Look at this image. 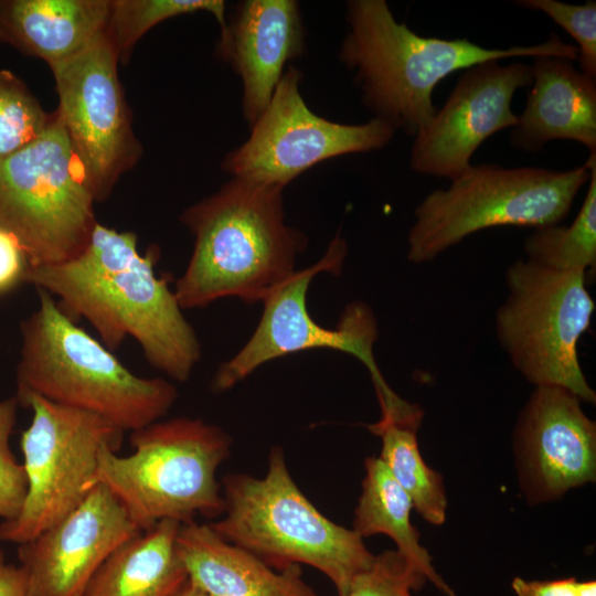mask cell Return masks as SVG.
I'll return each instance as SVG.
<instances>
[{
    "label": "cell",
    "mask_w": 596,
    "mask_h": 596,
    "mask_svg": "<svg viewBox=\"0 0 596 596\" xmlns=\"http://www.w3.org/2000/svg\"><path fill=\"white\" fill-rule=\"evenodd\" d=\"M519 6L545 13L577 43L579 68L596 78V2L564 3L557 0H520Z\"/></svg>",
    "instance_id": "obj_28"
},
{
    "label": "cell",
    "mask_w": 596,
    "mask_h": 596,
    "mask_svg": "<svg viewBox=\"0 0 596 596\" xmlns=\"http://www.w3.org/2000/svg\"><path fill=\"white\" fill-rule=\"evenodd\" d=\"M365 477L354 512L353 530L363 539L386 534L401 552L445 596H456L419 544V532L411 522L413 503L380 457L365 459Z\"/></svg>",
    "instance_id": "obj_22"
},
{
    "label": "cell",
    "mask_w": 596,
    "mask_h": 596,
    "mask_svg": "<svg viewBox=\"0 0 596 596\" xmlns=\"http://www.w3.org/2000/svg\"><path fill=\"white\" fill-rule=\"evenodd\" d=\"M339 58L354 71L362 103L395 130L414 137L436 113L433 92L451 73L509 57L578 60L575 45L552 32L535 45L480 46L468 39L422 36L397 22L384 0H351Z\"/></svg>",
    "instance_id": "obj_3"
},
{
    "label": "cell",
    "mask_w": 596,
    "mask_h": 596,
    "mask_svg": "<svg viewBox=\"0 0 596 596\" xmlns=\"http://www.w3.org/2000/svg\"><path fill=\"white\" fill-rule=\"evenodd\" d=\"M119 58L107 33L52 67L55 110L95 202L108 199L142 153L118 78Z\"/></svg>",
    "instance_id": "obj_13"
},
{
    "label": "cell",
    "mask_w": 596,
    "mask_h": 596,
    "mask_svg": "<svg viewBox=\"0 0 596 596\" xmlns=\"http://www.w3.org/2000/svg\"><path fill=\"white\" fill-rule=\"evenodd\" d=\"M306 32L295 0H244L220 31L215 47L242 82V110L249 126L260 117L285 66L302 55Z\"/></svg>",
    "instance_id": "obj_17"
},
{
    "label": "cell",
    "mask_w": 596,
    "mask_h": 596,
    "mask_svg": "<svg viewBox=\"0 0 596 596\" xmlns=\"http://www.w3.org/2000/svg\"><path fill=\"white\" fill-rule=\"evenodd\" d=\"M26 268L28 260L21 246L11 234L0 228V294L23 283Z\"/></svg>",
    "instance_id": "obj_30"
},
{
    "label": "cell",
    "mask_w": 596,
    "mask_h": 596,
    "mask_svg": "<svg viewBox=\"0 0 596 596\" xmlns=\"http://www.w3.org/2000/svg\"><path fill=\"white\" fill-rule=\"evenodd\" d=\"M140 533L103 485L60 522L19 544L28 596H82L103 562Z\"/></svg>",
    "instance_id": "obj_15"
},
{
    "label": "cell",
    "mask_w": 596,
    "mask_h": 596,
    "mask_svg": "<svg viewBox=\"0 0 596 596\" xmlns=\"http://www.w3.org/2000/svg\"><path fill=\"white\" fill-rule=\"evenodd\" d=\"M199 11L211 13L221 29L225 26L222 0H110L106 33L119 62L127 63L136 43L151 28L170 18Z\"/></svg>",
    "instance_id": "obj_25"
},
{
    "label": "cell",
    "mask_w": 596,
    "mask_h": 596,
    "mask_svg": "<svg viewBox=\"0 0 596 596\" xmlns=\"http://www.w3.org/2000/svg\"><path fill=\"white\" fill-rule=\"evenodd\" d=\"M528 260L544 268L571 272L595 270L596 265V159L590 166L587 193L568 226L536 227L525 240Z\"/></svg>",
    "instance_id": "obj_24"
},
{
    "label": "cell",
    "mask_w": 596,
    "mask_h": 596,
    "mask_svg": "<svg viewBox=\"0 0 596 596\" xmlns=\"http://www.w3.org/2000/svg\"><path fill=\"white\" fill-rule=\"evenodd\" d=\"M531 66V89L511 128V145L538 151L549 141L563 139L596 153V78L562 56H535Z\"/></svg>",
    "instance_id": "obj_18"
},
{
    "label": "cell",
    "mask_w": 596,
    "mask_h": 596,
    "mask_svg": "<svg viewBox=\"0 0 596 596\" xmlns=\"http://www.w3.org/2000/svg\"><path fill=\"white\" fill-rule=\"evenodd\" d=\"M427 578L397 550L375 555L369 570L352 582L343 596H412Z\"/></svg>",
    "instance_id": "obj_27"
},
{
    "label": "cell",
    "mask_w": 596,
    "mask_h": 596,
    "mask_svg": "<svg viewBox=\"0 0 596 596\" xmlns=\"http://www.w3.org/2000/svg\"><path fill=\"white\" fill-rule=\"evenodd\" d=\"M109 12L110 0H0V42L52 67L105 33Z\"/></svg>",
    "instance_id": "obj_20"
},
{
    "label": "cell",
    "mask_w": 596,
    "mask_h": 596,
    "mask_svg": "<svg viewBox=\"0 0 596 596\" xmlns=\"http://www.w3.org/2000/svg\"><path fill=\"white\" fill-rule=\"evenodd\" d=\"M175 546L188 578L213 596H318L299 564L275 572L210 524H181Z\"/></svg>",
    "instance_id": "obj_19"
},
{
    "label": "cell",
    "mask_w": 596,
    "mask_h": 596,
    "mask_svg": "<svg viewBox=\"0 0 596 596\" xmlns=\"http://www.w3.org/2000/svg\"><path fill=\"white\" fill-rule=\"evenodd\" d=\"M345 255L347 244L337 234L321 259L296 270L267 296L263 301L262 318L249 340L217 369L212 380L215 392L230 390L268 361L324 348L351 354L365 365L381 406V422L421 425L423 411L391 390L375 362L373 345L377 339V323L372 309L362 301L349 304L334 329L322 327L308 312L306 299L312 278L319 273L339 275Z\"/></svg>",
    "instance_id": "obj_9"
},
{
    "label": "cell",
    "mask_w": 596,
    "mask_h": 596,
    "mask_svg": "<svg viewBox=\"0 0 596 596\" xmlns=\"http://www.w3.org/2000/svg\"><path fill=\"white\" fill-rule=\"evenodd\" d=\"M51 115L14 73L0 70V160L35 139Z\"/></svg>",
    "instance_id": "obj_26"
},
{
    "label": "cell",
    "mask_w": 596,
    "mask_h": 596,
    "mask_svg": "<svg viewBox=\"0 0 596 596\" xmlns=\"http://www.w3.org/2000/svg\"><path fill=\"white\" fill-rule=\"evenodd\" d=\"M0 596H28L23 570L9 563L0 549Z\"/></svg>",
    "instance_id": "obj_32"
},
{
    "label": "cell",
    "mask_w": 596,
    "mask_h": 596,
    "mask_svg": "<svg viewBox=\"0 0 596 596\" xmlns=\"http://www.w3.org/2000/svg\"><path fill=\"white\" fill-rule=\"evenodd\" d=\"M159 255L156 245L141 254L135 233L97 223L78 255L26 268L23 283L56 297L73 321L87 320L108 350L129 336L153 369L185 382L201 359V344L169 278L156 274Z\"/></svg>",
    "instance_id": "obj_1"
},
{
    "label": "cell",
    "mask_w": 596,
    "mask_h": 596,
    "mask_svg": "<svg viewBox=\"0 0 596 596\" xmlns=\"http://www.w3.org/2000/svg\"><path fill=\"white\" fill-rule=\"evenodd\" d=\"M283 191L232 178L182 213L194 236L189 264L173 288L182 309L224 297L264 301L294 275L308 238L285 223Z\"/></svg>",
    "instance_id": "obj_2"
},
{
    "label": "cell",
    "mask_w": 596,
    "mask_h": 596,
    "mask_svg": "<svg viewBox=\"0 0 596 596\" xmlns=\"http://www.w3.org/2000/svg\"><path fill=\"white\" fill-rule=\"evenodd\" d=\"M180 523L162 520L118 546L82 596H171L188 579L175 539Z\"/></svg>",
    "instance_id": "obj_21"
},
{
    "label": "cell",
    "mask_w": 596,
    "mask_h": 596,
    "mask_svg": "<svg viewBox=\"0 0 596 596\" xmlns=\"http://www.w3.org/2000/svg\"><path fill=\"white\" fill-rule=\"evenodd\" d=\"M511 587L517 596H578V581L575 577L553 581L514 577Z\"/></svg>",
    "instance_id": "obj_31"
},
{
    "label": "cell",
    "mask_w": 596,
    "mask_h": 596,
    "mask_svg": "<svg viewBox=\"0 0 596 596\" xmlns=\"http://www.w3.org/2000/svg\"><path fill=\"white\" fill-rule=\"evenodd\" d=\"M596 153L575 169L471 166L446 189L432 191L415 209L407 259L424 264L481 230L558 224L589 180Z\"/></svg>",
    "instance_id": "obj_7"
},
{
    "label": "cell",
    "mask_w": 596,
    "mask_h": 596,
    "mask_svg": "<svg viewBox=\"0 0 596 596\" xmlns=\"http://www.w3.org/2000/svg\"><path fill=\"white\" fill-rule=\"evenodd\" d=\"M18 397V396H17ZM32 409L21 449L28 490L18 515L0 523V541L25 543L76 509L91 490L98 455L123 430L105 418L38 394L18 397Z\"/></svg>",
    "instance_id": "obj_11"
},
{
    "label": "cell",
    "mask_w": 596,
    "mask_h": 596,
    "mask_svg": "<svg viewBox=\"0 0 596 596\" xmlns=\"http://www.w3.org/2000/svg\"><path fill=\"white\" fill-rule=\"evenodd\" d=\"M532 81V66L524 62L489 61L467 68L444 106L414 136L412 169L450 181L462 175L486 139L515 126L513 95Z\"/></svg>",
    "instance_id": "obj_14"
},
{
    "label": "cell",
    "mask_w": 596,
    "mask_h": 596,
    "mask_svg": "<svg viewBox=\"0 0 596 596\" xmlns=\"http://www.w3.org/2000/svg\"><path fill=\"white\" fill-rule=\"evenodd\" d=\"M301 78L296 67L285 70L249 137L224 157L226 173L284 189L324 160L377 150L394 137L396 130L375 117L348 125L318 116L301 95Z\"/></svg>",
    "instance_id": "obj_12"
},
{
    "label": "cell",
    "mask_w": 596,
    "mask_h": 596,
    "mask_svg": "<svg viewBox=\"0 0 596 596\" xmlns=\"http://www.w3.org/2000/svg\"><path fill=\"white\" fill-rule=\"evenodd\" d=\"M222 493L224 512L210 526L270 567L280 571L292 564L310 565L343 596L374 562L375 555L353 529L332 522L305 497L288 471L280 447L270 450L264 478L226 475Z\"/></svg>",
    "instance_id": "obj_6"
},
{
    "label": "cell",
    "mask_w": 596,
    "mask_h": 596,
    "mask_svg": "<svg viewBox=\"0 0 596 596\" xmlns=\"http://www.w3.org/2000/svg\"><path fill=\"white\" fill-rule=\"evenodd\" d=\"M171 596H213L189 578Z\"/></svg>",
    "instance_id": "obj_33"
},
{
    "label": "cell",
    "mask_w": 596,
    "mask_h": 596,
    "mask_svg": "<svg viewBox=\"0 0 596 596\" xmlns=\"http://www.w3.org/2000/svg\"><path fill=\"white\" fill-rule=\"evenodd\" d=\"M231 444L226 432L200 418L157 421L130 432V455L102 448L91 488L106 487L140 532L162 520L214 519L225 508L216 470Z\"/></svg>",
    "instance_id": "obj_5"
},
{
    "label": "cell",
    "mask_w": 596,
    "mask_h": 596,
    "mask_svg": "<svg viewBox=\"0 0 596 596\" xmlns=\"http://www.w3.org/2000/svg\"><path fill=\"white\" fill-rule=\"evenodd\" d=\"M39 307L21 322L17 394L96 414L123 432L160 421L178 391L161 377L130 372L103 343L75 324L42 289Z\"/></svg>",
    "instance_id": "obj_4"
},
{
    "label": "cell",
    "mask_w": 596,
    "mask_h": 596,
    "mask_svg": "<svg viewBox=\"0 0 596 596\" xmlns=\"http://www.w3.org/2000/svg\"><path fill=\"white\" fill-rule=\"evenodd\" d=\"M368 427L381 437L380 458L408 494L413 508L427 522L443 524L447 507L443 476L424 461L417 444V428L380 421Z\"/></svg>",
    "instance_id": "obj_23"
},
{
    "label": "cell",
    "mask_w": 596,
    "mask_h": 596,
    "mask_svg": "<svg viewBox=\"0 0 596 596\" xmlns=\"http://www.w3.org/2000/svg\"><path fill=\"white\" fill-rule=\"evenodd\" d=\"M18 397L0 401V518L11 520L20 512L26 496L28 482L23 465L10 447L17 421Z\"/></svg>",
    "instance_id": "obj_29"
},
{
    "label": "cell",
    "mask_w": 596,
    "mask_h": 596,
    "mask_svg": "<svg viewBox=\"0 0 596 596\" xmlns=\"http://www.w3.org/2000/svg\"><path fill=\"white\" fill-rule=\"evenodd\" d=\"M568 390L539 385L524 406L515 443L528 494L553 500L595 481L596 425Z\"/></svg>",
    "instance_id": "obj_16"
},
{
    "label": "cell",
    "mask_w": 596,
    "mask_h": 596,
    "mask_svg": "<svg viewBox=\"0 0 596 596\" xmlns=\"http://www.w3.org/2000/svg\"><path fill=\"white\" fill-rule=\"evenodd\" d=\"M94 196L56 111L28 145L0 160V228L28 268L78 255L97 224Z\"/></svg>",
    "instance_id": "obj_8"
},
{
    "label": "cell",
    "mask_w": 596,
    "mask_h": 596,
    "mask_svg": "<svg viewBox=\"0 0 596 596\" xmlns=\"http://www.w3.org/2000/svg\"><path fill=\"white\" fill-rule=\"evenodd\" d=\"M578 596H596V582L578 581Z\"/></svg>",
    "instance_id": "obj_34"
},
{
    "label": "cell",
    "mask_w": 596,
    "mask_h": 596,
    "mask_svg": "<svg viewBox=\"0 0 596 596\" xmlns=\"http://www.w3.org/2000/svg\"><path fill=\"white\" fill-rule=\"evenodd\" d=\"M505 279L508 297L496 315V334L514 368L535 386H561L594 404L577 354L595 310L586 272L522 259L507 269Z\"/></svg>",
    "instance_id": "obj_10"
}]
</instances>
